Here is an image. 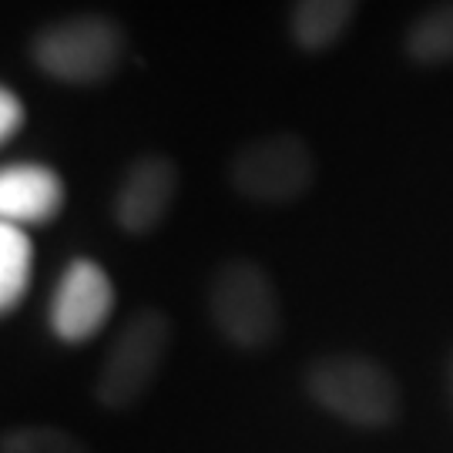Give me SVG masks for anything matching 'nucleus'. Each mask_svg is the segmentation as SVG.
Instances as JSON below:
<instances>
[{"instance_id":"nucleus-1","label":"nucleus","mask_w":453,"mask_h":453,"mask_svg":"<svg viewBox=\"0 0 453 453\" xmlns=\"http://www.w3.org/2000/svg\"><path fill=\"white\" fill-rule=\"evenodd\" d=\"M128 37L108 14H71L31 37V61L48 78L74 88L111 81L125 65Z\"/></svg>"},{"instance_id":"nucleus-7","label":"nucleus","mask_w":453,"mask_h":453,"mask_svg":"<svg viewBox=\"0 0 453 453\" xmlns=\"http://www.w3.org/2000/svg\"><path fill=\"white\" fill-rule=\"evenodd\" d=\"M179 195V165L162 151L138 155L118 181L111 202L114 226L128 235H148L168 219Z\"/></svg>"},{"instance_id":"nucleus-3","label":"nucleus","mask_w":453,"mask_h":453,"mask_svg":"<svg viewBox=\"0 0 453 453\" xmlns=\"http://www.w3.org/2000/svg\"><path fill=\"white\" fill-rule=\"evenodd\" d=\"M209 316L235 349H265L282 326L279 292L269 273L252 259L222 262L209 282Z\"/></svg>"},{"instance_id":"nucleus-6","label":"nucleus","mask_w":453,"mask_h":453,"mask_svg":"<svg viewBox=\"0 0 453 453\" xmlns=\"http://www.w3.org/2000/svg\"><path fill=\"white\" fill-rule=\"evenodd\" d=\"M114 312V286L95 259L67 265L48 306L50 333L61 342H88L97 336Z\"/></svg>"},{"instance_id":"nucleus-11","label":"nucleus","mask_w":453,"mask_h":453,"mask_svg":"<svg viewBox=\"0 0 453 453\" xmlns=\"http://www.w3.org/2000/svg\"><path fill=\"white\" fill-rule=\"evenodd\" d=\"M34 249L27 232L14 222L0 226V309L14 312L31 289Z\"/></svg>"},{"instance_id":"nucleus-14","label":"nucleus","mask_w":453,"mask_h":453,"mask_svg":"<svg viewBox=\"0 0 453 453\" xmlns=\"http://www.w3.org/2000/svg\"><path fill=\"white\" fill-rule=\"evenodd\" d=\"M447 387H450V403H453V353H450V363H447Z\"/></svg>"},{"instance_id":"nucleus-8","label":"nucleus","mask_w":453,"mask_h":453,"mask_svg":"<svg viewBox=\"0 0 453 453\" xmlns=\"http://www.w3.org/2000/svg\"><path fill=\"white\" fill-rule=\"evenodd\" d=\"M67 202L65 181L48 165L14 162L0 172V215L14 226H48Z\"/></svg>"},{"instance_id":"nucleus-5","label":"nucleus","mask_w":453,"mask_h":453,"mask_svg":"<svg viewBox=\"0 0 453 453\" xmlns=\"http://www.w3.org/2000/svg\"><path fill=\"white\" fill-rule=\"evenodd\" d=\"M316 155L303 134L273 131L245 142L228 162V185L249 202L286 205L312 188Z\"/></svg>"},{"instance_id":"nucleus-12","label":"nucleus","mask_w":453,"mask_h":453,"mask_svg":"<svg viewBox=\"0 0 453 453\" xmlns=\"http://www.w3.org/2000/svg\"><path fill=\"white\" fill-rule=\"evenodd\" d=\"M0 453H91L81 440L58 426H14L0 440Z\"/></svg>"},{"instance_id":"nucleus-13","label":"nucleus","mask_w":453,"mask_h":453,"mask_svg":"<svg viewBox=\"0 0 453 453\" xmlns=\"http://www.w3.org/2000/svg\"><path fill=\"white\" fill-rule=\"evenodd\" d=\"M20 125H24V104L11 88H4L0 91V142H11Z\"/></svg>"},{"instance_id":"nucleus-2","label":"nucleus","mask_w":453,"mask_h":453,"mask_svg":"<svg viewBox=\"0 0 453 453\" xmlns=\"http://www.w3.org/2000/svg\"><path fill=\"white\" fill-rule=\"evenodd\" d=\"M306 393L326 413L340 417L359 430H383L400 417V383L396 376L370 357L329 353L309 363Z\"/></svg>"},{"instance_id":"nucleus-10","label":"nucleus","mask_w":453,"mask_h":453,"mask_svg":"<svg viewBox=\"0 0 453 453\" xmlns=\"http://www.w3.org/2000/svg\"><path fill=\"white\" fill-rule=\"evenodd\" d=\"M403 50L413 65L440 67L453 65V0L420 14L403 37Z\"/></svg>"},{"instance_id":"nucleus-4","label":"nucleus","mask_w":453,"mask_h":453,"mask_svg":"<svg viewBox=\"0 0 453 453\" xmlns=\"http://www.w3.org/2000/svg\"><path fill=\"white\" fill-rule=\"evenodd\" d=\"M172 346V323L162 309H134L104 353L95 400L104 410H128L145 396Z\"/></svg>"},{"instance_id":"nucleus-9","label":"nucleus","mask_w":453,"mask_h":453,"mask_svg":"<svg viewBox=\"0 0 453 453\" xmlns=\"http://www.w3.org/2000/svg\"><path fill=\"white\" fill-rule=\"evenodd\" d=\"M359 4L363 0H292L289 34L296 48L309 54L333 48L357 20Z\"/></svg>"}]
</instances>
